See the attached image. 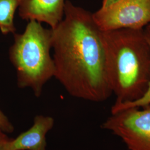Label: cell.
Instances as JSON below:
<instances>
[{
    "label": "cell",
    "instance_id": "obj_1",
    "mask_svg": "<svg viewBox=\"0 0 150 150\" xmlns=\"http://www.w3.org/2000/svg\"><path fill=\"white\" fill-rule=\"evenodd\" d=\"M52 31L54 77L72 96L91 102L107 100L112 91L102 31L92 13L66 0L64 18Z\"/></svg>",
    "mask_w": 150,
    "mask_h": 150
},
{
    "label": "cell",
    "instance_id": "obj_2",
    "mask_svg": "<svg viewBox=\"0 0 150 150\" xmlns=\"http://www.w3.org/2000/svg\"><path fill=\"white\" fill-rule=\"evenodd\" d=\"M107 77L115 103L133 102L144 96L150 83V46L144 29L102 31Z\"/></svg>",
    "mask_w": 150,
    "mask_h": 150
},
{
    "label": "cell",
    "instance_id": "obj_3",
    "mask_svg": "<svg viewBox=\"0 0 150 150\" xmlns=\"http://www.w3.org/2000/svg\"><path fill=\"white\" fill-rule=\"evenodd\" d=\"M52 29L35 20L28 22L22 33H14L10 59L16 69L19 88H30L35 96L41 95L44 85L54 76V59L50 55Z\"/></svg>",
    "mask_w": 150,
    "mask_h": 150
},
{
    "label": "cell",
    "instance_id": "obj_4",
    "mask_svg": "<svg viewBox=\"0 0 150 150\" xmlns=\"http://www.w3.org/2000/svg\"><path fill=\"white\" fill-rule=\"evenodd\" d=\"M111 113L102 128L122 140L129 150H150V105Z\"/></svg>",
    "mask_w": 150,
    "mask_h": 150
},
{
    "label": "cell",
    "instance_id": "obj_5",
    "mask_svg": "<svg viewBox=\"0 0 150 150\" xmlns=\"http://www.w3.org/2000/svg\"><path fill=\"white\" fill-rule=\"evenodd\" d=\"M101 31L142 30L150 25V0H118L92 13Z\"/></svg>",
    "mask_w": 150,
    "mask_h": 150
},
{
    "label": "cell",
    "instance_id": "obj_6",
    "mask_svg": "<svg viewBox=\"0 0 150 150\" xmlns=\"http://www.w3.org/2000/svg\"><path fill=\"white\" fill-rule=\"evenodd\" d=\"M66 0H19L18 15L22 20L48 24L53 29L64 16Z\"/></svg>",
    "mask_w": 150,
    "mask_h": 150
},
{
    "label": "cell",
    "instance_id": "obj_7",
    "mask_svg": "<svg viewBox=\"0 0 150 150\" xmlns=\"http://www.w3.org/2000/svg\"><path fill=\"white\" fill-rule=\"evenodd\" d=\"M54 125V120L50 116H35L30 129L11 139L9 150H46V136Z\"/></svg>",
    "mask_w": 150,
    "mask_h": 150
},
{
    "label": "cell",
    "instance_id": "obj_8",
    "mask_svg": "<svg viewBox=\"0 0 150 150\" xmlns=\"http://www.w3.org/2000/svg\"><path fill=\"white\" fill-rule=\"evenodd\" d=\"M19 6V0H0V30L4 35L15 33L14 16Z\"/></svg>",
    "mask_w": 150,
    "mask_h": 150
},
{
    "label": "cell",
    "instance_id": "obj_9",
    "mask_svg": "<svg viewBox=\"0 0 150 150\" xmlns=\"http://www.w3.org/2000/svg\"><path fill=\"white\" fill-rule=\"evenodd\" d=\"M145 37L150 46V26L148 25L144 28ZM150 105V83L147 90L145 92L144 96L139 100L133 102L116 104L115 103L111 108V113L117 112L131 107H142Z\"/></svg>",
    "mask_w": 150,
    "mask_h": 150
},
{
    "label": "cell",
    "instance_id": "obj_10",
    "mask_svg": "<svg viewBox=\"0 0 150 150\" xmlns=\"http://www.w3.org/2000/svg\"><path fill=\"white\" fill-rule=\"evenodd\" d=\"M0 129L6 134H11L14 130L15 127L13 124L5 114L0 110Z\"/></svg>",
    "mask_w": 150,
    "mask_h": 150
},
{
    "label": "cell",
    "instance_id": "obj_11",
    "mask_svg": "<svg viewBox=\"0 0 150 150\" xmlns=\"http://www.w3.org/2000/svg\"><path fill=\"white\" fill-rule=\"evenodd\" d=\"M11 139L7 134L0 129V150H9L8 145Z\"/></svg>",
    "mask_w": 150,
    "mask_h": 150
},
{
    "label": "cell",
    "instance_id": "obj_12",
    "mask_svg": "<svg viewBox=\"0 0 150 150\" xmlns=\"http://www.w3.org/2000/svg\"><path fill=\"white\" fill-rule=\"evenodd\" d=\"M118 0H102V6L101 7H106L112 4Z\"/></svg>",
    "mask_w": 150,
    "mask_h": 150
},
{
    "label": "cell",
    "instance_id": "obj_13",
    "mask_svg": "<svg viewBox=\"0 0 150 150\" xmlns=\"http://www.w3.org/2000/svg\"></svg>",
    "mask_w": 150,
    "mask_h": 150
}]
</instances>
